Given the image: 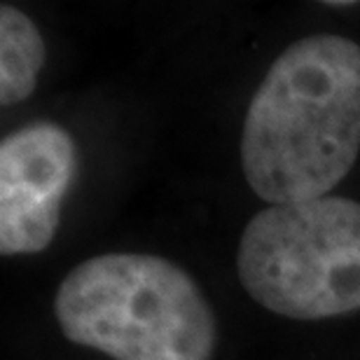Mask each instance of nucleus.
I'll return each instance as SVG.
<instances>
[{
	"instance_id": "obj_1",
	"label": "nucleus",
	"mask_w": 360,
	"mask_h": 360,
	"mask_svg": "<svg viewBox=\"0 0 360 360\" xmlns=\"http://www.w3.org/2000/svg\"><path fill=\"white\" fill-rule=\"evenodd\" d=\"M360 153V45L309 35L278 54L250 98L243 176L271 206L321 199Z\"/></svg>"
},
{
	"instance_id": "obj_2",
	"label": "nucleus",
	"mask_w": 360,
	"mask_h": 360,
	"mask_svg": "<svg viewBox=\"0 0 360 360\" xmlns=\"http://www.w3.org/2000/svg\"><path fill=\"white\" fill-rule=\"evenodd\" d=\"M61 333L115 360H211L218 323L194 278L146 253L91 257L63 278Z\"/></svg>"
},
{
	"instance_id": "obj_3",
	"label": "nucleus",
	"mask_w": 360,
	"mask_h": 360,
	"mask_svg": "<svg viewBox=\"0 0 360 360\" xmlns=\"http://www.w3.org/2000/svg\"><path fill=\"white\" fill-rule=\"evenodd\" d=\"M236 271L257 304L295 321L360 309V201L321 197L250 218Z\"/></svg>"
},
{
	"instance_id": "obj_4",
	"label": "nucleus",
	"mask_w": 360,
	"mask_h": 360,
	"mask_svg": "<svg viewBox=\"0 0 360 360\" xmlns=\"http://www.w3.org/2000/svg\"><path fill=\"white\" fill-rule=\"evenodd\" d=\"M75 143L54 122H35L0 143V253L33 255L52 243L75 178Z\"/></svg>"
},
{
	"instance_id": "obj_5",
	"label": "nucleus",
	"mask_w": 360,
	"mask_h": 360,
	"mask_svg": "<svg viewBox=\"0 0 360 360\" xmlns=\"http://www.w3.org/2000/svg\"><path fill=\"white\" fill-rule=\"evenodd\" d=\"M45 66L38 26L12 5L0 7V103L17 105L35 91Z\"/></svg>"
},
{
	"instance_id": "obj_6",
	"label": "nucleus",
	"mask_w": 360,
	"mask_h": 360,
	"mask_svg": "<svg viewBox=\"0 0 360 360\" xmlns=\"http://www.w3.org/2000/svg\"><path fill=\"white\" fill-rule=\"evenodd\" d=\"M326 7H351L354 3H351V0H340V3H335V0H328V3H323Z\"/></svg>"
}]
</instances>
